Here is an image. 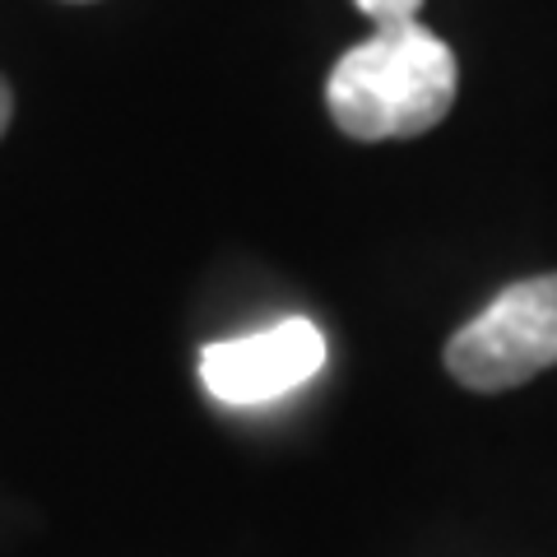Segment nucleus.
<instances>
[{
  "instance_id": "nucleus-3",
  "label": "nucleus",
  "mask_w": 557,
  "mask_h": 557,
  "mask_svg": "<svg viewBox=\"0 0 557 557\" xmlns=\"http://www.w3.org/2000/svg\"><path fill=\"white\" fill-rule=\"evenodd\" d=\"M325 368V339L321 330L293 317L278 321L270 330L242 339H219L200 354V381L219 405L233 409H251V405H270L284 399L298 386H307L311 376Z\"/></svg>"
},
{
  "instance_id": "nucleus-4",
  "label": "nucleus",
  "mask_w": 557,
  "mask_h": 557,
  "mask_svg": "<svg viewBox=\"0 0 557 557\" xmlns=\"http://www.w3.org/2000/svg\"><path fill=\"white\" fill-rule=\"evenodd\" d=\"M354 5L368 14L376 28H405V24H418L423 0H354Z\"/></svg>"
},
{
  "instance_id": "nucleus-1",
  "label": "nucleus",
  "mask_w": 557,
  "mask_h": 557,
  "mask_svg": "<svg viewBox=\"0 0 557 557\" xmlns=\"http://www.w3.org/2000/svg\"><path fill=\"white\" fill-rule=\"evenodd\" d=\"M460 89L456 51L423 24L376 28L330 70L325 102L354 139H413L450 112Z\"/></svg>"
},
{
  "instance_id": "nucleus-5",
  "label": "nucleus",
  "mask_w": 557,
  "mask_h": 557,
  "mask_svg": "<svg viewBox=\"0 0 557 557\" xmlns=\"http://www.w3.org/2000/svg\"><path fill=\"white\" fill-rule=\"evenodd\" d=\"M10 116H14V94H10V84L0 79V135L10 131Z\"/></svg>"
},
{
  "instance_id": "nucleus-2",
  "label": "nucleus",
  "mask_w": 557,
  "mask_h": 557,
  "mask_svg": "<svg viewBox=\"0 0 557 557\" xmlns=\"http://www.w3.org/2000/svg\"><path fill=\"white\" fill-rule=\"evenodd\" d=\"M557 362V274L502 288L446 344V372L469 391H511Z\"/></svg>"
}]
</instances>
